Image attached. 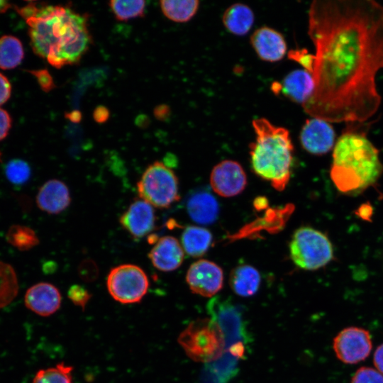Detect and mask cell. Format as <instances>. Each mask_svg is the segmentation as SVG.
<instances>
[{
  "instance_id": "obj_1",
  "label": "cell",
  "mask_w": 383,
  "mask_h": 383,
  "mask_svg": "<svg viewBox=\"0 0 383 383\" xmlns=\"http://www.w3.org/2000/svg\"><path fill=\"white\" fill-rule=\"evenodd\" d=\"M308 28L315 88L304 111L329 123L373 116L382 101L375 81L383 69V6L373 0H315Z\"/></svg>"
},
{
  "instance_id": "obj_2",
  "label": "cell",
  "mask_w": 383,
  "mask_h": 383,
  "mask_svg": "<svg viewBox=\"0 0 383 383\" xmlns=\"http://www.w3.org/2000/svg\"><path fill=\"white\" fill-rule=\"evenodd\" d=\"M16 10L28 26L33 52L55 68L77 64L89 48L87 14L68 5L38 6L33 2Z\"/></svg>"
},
{
  "instance_id": "obj_3",
  "label": "cell",
  "mask_w": 383,
  "mask_h": 383,
  "mask_svg": "<svg viewBox=\"0 0 383 383\" xmlns=\"http://www.w3.org/2000/svg\"><path fill=\"white\" fill-rule=\"evenodd\" d=\"M332 156L330 176L344 194H361L373 186L383 172L378 149L365 135L354 131L340 135Z\"/></svg>"
},
{
  "instance_id": "obj_4",
  "label": "cell",
  "mask_w": 383,
  "mask_h": 383,
  "mask_svg": "<svg viewBox=\"0 0 383 383\" xmlns=\"http://www.w3.org/2000/svg\"><path fill=\"white\" fill-rule=\"evenodd\" d=\"M252 124L256 135L249 146L252 168L275 189L282 191L289 182L294 160L289 132L265 118H255Z\"/></svg>"
},
{
  "instance_id": "obj_5",
  "label": "cell",
  "mask_w": 383,
  "mask_h": 383,
  "mask_svg": "<svg viewBox=\"0 0 383 383\" xmlns=\"http://www.w3.org/2000/svg\"><path fill=\"white\" fill-rule=\"evenodd\" d=\"M178 343L190 359L202 363L218 360L226 345L222 328L210 318H200L189 323L179 334Z\"/></svg>"
},
{
  "instance_id": "obj_6",
  "label": "cell",
  "mask_w": 383,
  "mask_h": 383,
  "mask_svg": "<svg viewBox=\"0 0 383 383\" xmlns=\"http://www.w3.org/2000/svg\"><path fill=\"white\" fill-rule=\"evenodd\" d=\"M289 252L294 263L306 270L321 268L333 257L328 238L311 227H301L294 232L289 243Z\"/></svg>"
},
{
  "instance_id": "obj_7",
  "label": "cell",
  "mask_w": 383,
  "mask_h": 383,
  "mask_svg": "<svg viewBox=\"0 0 383 383\" xmlns=\"http://www.w3.org/2000/svg\"><path fill=\"white\" fill-rule=\"evenodd\" d=\"M140 197L152 206L165 209L179 199L178 179L162 162L150 165L137 183Z\"/></svg>"
},
{
  "instance_id": "obj_8",
  "label": "cell",
  "mask_w": 383,
  "mask_h": 383,
  "mask_svg": "<svg viewBox=\"0 0 383 383\" xmlns=\"http://www.w3.org/2000/svg\"><path fill=\"white\" fill-rule=\"evenodd\" d=\"M106 287L116 301L121 304H134L139 302L146 294L149 281L142 268L133 264H123L111 270L107 276Z\"/></svg>"
},
{
  "instance_id": "obj_9",
  "label": "cell",
  "mask_w": 383,
  "mask_h": 383,
  "mask_svg": "<svg viewBox=\"0 0 383 383\" xmlns=\"http://www.w3.org/2000/svg\"><path fill=\"white\" fill-rule=\"evenodd\" d=\"M372 343L368 331L355 326L345 328L334 338L333 349L338 360L356 364L370 354Z\"/></svg>"
},
{
  "instance_id": "obj_10",
  "label": "cell",
  "mask_w": 383,
  "mask_h": 383,
  "mask_svg": "<svg viewBox=\"0 0 383 383\" xmlns=\"http://www.w3.org/2000/svg\"><path fill=\"white\" fill-rule=\"evenodd\" d=\"M186 282L193 293L211 297L223 287V270L213 262L199 260L189 267Z\"/></svg>"
},
{
  "instance_id": "obj_11",
  "label": "cell",
  "mask_w": 383,
  "mask_h": 383,
  "mask_svg": "<svg viewBox=\"0 0 383 383\" xmlns=\"http://www.w3.org/2000/svg\"><path fill=\"white\" fill-rule=\"evenodd\" d=\"M212 189L223 197H231L241 193L246 187V174L236 161L226 160L215 165L210 174Z\"/></svg>"
},
{
  "instance_id": "obj_12",
  "label": "cell",
  "mask_w": 383,
  "mask_h": 383,
  "mask_svg": "<svg viewBox=\"0 0 383 383\" xmlns=\"http://www.w3.org/2000/svg\"><path fill=\"white\" fill-rule=\"evenodd\" d=\"M335 138V133L331 123L318 118L306 120L299 134L302 148L311 154L318 155L333 148Z\"/></svg>"
},
{
  "instance_id": "obj_13",
  "label": "cell",
  "mask_w": 383,
  "mask_h": 383,
  "mask_svg": "<svg viewBox=\"0 0 383 383\" xmlns=\"http://www.w3.org/2000/svg\"><path fill=\"white\" fill-rule=\"evenodd\" d=\"M121 226L135 238H141L155 228L153 206L143 199L135 200L121 216Z\"/></svg>"
},
{
  "instance_id": "obj_14",
  "label": "cell",
  "mask_w": 383,
  "mask_h": 383,
  "mask_svg": "<svg viewBox=\"0 0 383 383\" xmlns=\"http://www.w3.org/2000/svg\"><path fill=\"white\" fill-rule=\"evenodd\" d=\"M250 43L257 55L266 62L279 61L287 52L282 34L268 26L256 29L250 36Z\"/></svg>"
},
{
  "instance_id": "obj_15",
  "label": "cell",
  "mask_w": 383,
  "mask_h": 383,
  "mask_svg": "<svg viewBox=\"0 0 383 383\" xmlns=\"http://www.w3.org/2000/svg\"><path fill=\"white\" fill-rule=\"evenodd\" d=\"M24 301L26 306L33 312L41 316H48L59 309L62 297L55 286L40 282L27 290Z\"/></svg>"
},
{
  "instance_id": "obj_16",
  "label": "cell",
  "mask_w": 383,
  "mask_h": 383,
  "mask_svg": "<svg viewBox=\"0 0 383 383\" xmlns=\"http://www.w3.org/2000/svg\"><path fill=\"white\" fill-rule=\"evenodd\" d=\"M152 265L162 272H171L178 268L184 257V250L173 236L160 238L149 252Z\"/></svg>"
},
{
  "instance_id": "obj_17",
  "label": "cell",
  "mask_w": 383,
  "mask_h": 383,
  "mask_svg": "<svg viewBox=\"0 0 383 383\" xmlns=\"http://www.w3.org/2000/svg\"><path fill=\"white\" fill-rule=\"evenodd\" d=\"M70 201L68 187L58 179H50L45 182L36 196L38 208L50 214L61 213L67 208Z\"/></svg>"
},
{
  "instance_id": "obj_18",
  "label": "cell",
  "mask_w": 383,
  "mask_h": 383,
  "mask_svg": "<svg viewBox=\"0 0 383 383\" xmlns=\"http://www.w3.org/2000/svg\"><path fill=\"white\" fill-rule=\"evenodd\" d=\"M280 84V92L291 101L301 105L311 97L315 88L313 75L304 69L292 71Z\"/></svg>"
},
{
  "instance_id": "obj_19",
  "label": "cell",
  "mask_w": 383,
  "mask_h": 383,
  "mask_svg": "<svg viewBox=\"0 0 383 383\" xmlns=\"http://www.w3.org/2000/svg\"><path fill=\"white\" fill-rule=\"evenodd\" d=\"M187 210L190 218L199 224H211L218 215V204L215 197L207 192L193 194L187 200Z\"/></svg>"
},
{
  "instance_id": "obj_20",
  "label": "cell",
  "mask_w": 383,
  "mask_h": 383,
  "mask_svg": "<svg viewBox=\"0 0 383 383\" xmlns=\"http://www.w3.org/2000/svg\"><path fill=\"white\" fill-rule=\"evenodd\" d=\"M255 21L252 10L246 4L236 3L228 6L222 17L223 24L232 34L245 35L247 34Z\"/></svg>"
},
{
  "instance_id": "obj_21",
  "label": "cell",
  "mask_w": 383,
  "mask_h": 383,
  "mask_svg": "<svg viewBox=\"0 0 383 383\" xmlns=\"http://www.w3.org/2000/svg\"><path fill=\"white\" fill-rule=\"evenodd\" d=\"M261 277L258 270L248 265H241L235 267L229 277L232 290L238 296L248 297L258 290Z\"/></svg>"
},
{
  "instance_id": "obj_22",
  "label": "cell",
  "mask_w": 383,
  "mask_h": 383,
  "mask_svg": "<svg viewBox=\"0 0 383 383\" xmlns=\"http://www.w3.org/2000/svg\"><path fill=\"white\" fill-rule=\"evenodd\" d=\"M211 233L205 228L187 226L182 234V246L185 252L194 257L204 255L212 243Z\"/></svg>"
},
{
  "instance_id": "obj_23",
  "label": "cell",
  "mask_w": 383,
  "mask_h": 383,
  "mask_svg": "<svg viewBox=\"0 0 383 383\" xmlns=\"http://www.w3.org/2000/svg\"><path fill=\"white\" fill-rule=\"evenodd\" d=\"M160 4L163 14L177 23L189 21L196 13L199 6L198 0H162Z\"/></svg>"
},
{
  "instance_id": "obj_24",
  "label": "cell",
  "mask_w": 383,
  "mask_h": 383,
  "mask_svg": "<svg viewBox=\"0 0 383 383\" xmlns=\"http://www.w3.org/2000/svg\"><path fill=\"white\" fill-rule=\"evenodd\" d=\"M24 57L21 42L10 35L0 38V68L11 70L21 64Z\"/></svg>"
},
{
  "instance_id": "obj_25",
  "label": "cell",
  "mask_w": 383,
  "mask_h": 383,
  "mask_svg": "<svg viewBox=\"0 0 383 383\" xmlns=\"http://www.w3.org/2000/svg\"><path fill=\"white\" fill-rule=\"evenodd\" d=\"M18 289L16 274L13 267L0 261V308L9 304Z\"/></svg>"
},
{
  "instance_id": "obj_26",
  "label": "cell",
  "mask_w": 383,
  "mask_h": 383,
  "mask_svg": "<svg viewBox=\"0 0 383 383\" xmlns=\"http://www.w3.org/2000/svg\"><path fill=\"white\" fill-rule=\"evenodd\" d=\"M9 244L19 250H28L39 243L35 232L30 228L15 224L11 226L6 235Z\"/></svg>"
},
{
  "instance_id": "obj_27",
  "label": "cell",
  "mask_w": 383,
  "mask_h": 383,
  "mask_svg": "<svg viewBox=\"0 0 383 383\" xmlns=\"http://www.w3.org/2000/svg\"><path fill=\"white\" fill-rule=\"evenodd\" d=\"M109 5L116 19L125 21L143 17L146 2L140 0H112L109 2Z\"/></svg>"
},
{
  "instance_id": "obj_28",
  "label": "cell",
  "mask_w": 383,
  "mask_h": 383,
  "mask_svg": "<svg viewBox=\"0 0 383 383\" xmlns=\"http://www.w3.org/2000/svg\"><path fill=\"white\" fill-rule=\"evenodd\" d=\"M72 367L59 363L55 367L39 370L32 383H72Z\"/></svg>"
},
{
  "instance_id": "obj_29",
  "label": "cell",
  "mask_w": 383,
  "mask_h": 383,
  "mask_svg": "<svg viewBox=\"0 0 383 383\" xmlns=\"http://www.w3.org/2000/svg\"><path fill=\"white\" fill-rule=\"evenodd\" d=\"M31 170L28 164L21 159L10 160L5 166L7 179L15 185L25 184L30 177Z\"/></svg>"
},
{
  "instance_id": "obj_30",
  "label": "cell",
  "mask_w": 383,
  "mask_h": 383,
  "mask_svg": "<svg viewBox=\"0 0 383 383\" xmlns=\"http://www.w3.org/2000/svg\"><path fill=\"white\" fill-rule=\"evenodd\" d=\"M350 383H383V374L374 368L362 367L355 372Z\"/></svg>"
},
{
  "instance_id": "obj_31",
  "label": "cell",
  "mask_w": 383,
  "mask_h": 383,
  "mask_svg": "<svg viewBox=\"0 0 383 383\" xmlns=\"http://www.w3.org/2000/svg\"><path fill=\"white\" fill-rule=\"evenodd\" d=\"M289 59L299 63L304 70L309 72L311 74L313 70L315 56L306 49L291 50L287 53Z\"/></svg>"
},
{
  "instance_id": "obj_32",
  "label": "cell",
  "mask_w": 383,
  "mask_h": 383,
  "mask_svg": "<svg viewBox=\"0 0 383 383\" xmlns=\"http://www.w3.org/2000/svg\"><path fill=\"white\" fill-rule=\"evenodd\" d=\"M68 297L77 306L84 309L91 294L84 287L78 284L72 285L68 290Z\"/></svg>"
},
{
  "instance_id": "obj_33",
  "label": "cell",
  "mask_w": 383,
  "mask_h": 383,
  "mask_svg": "<svg viewBox=\"0 0 383 383\" xmlns=\"http://www.w3.org/2000/svg\"><path fill=\"white\" fill-rule=\"evenodd\" d=\"M30 72L36 78L43 91L48 92L55 88L54 80L47 70H32Z\"/></svg>"
},
{
  "instance_id": "obj_34",
  "label": "cell",
  "mask_w": 383,
  "mask_h": 383,
  "mask_svg": "<svg viewBox=\"0 0 383 383\" xmlns=\"http://www.w3.org/2000/svg\"><path fill=\"white\" fill-rule=\"evenodd\" d=\"M11 127V118L9 113L0 108V141L4 139Z\"/></svg>"
},
{
  "instance_id": "obj_35",
  "label": "cell",
  "mask_w": 383,
  "mask_h": 383,
  "mask_svg": "<svg viewBox=\"0 0 383 383\" xmlns=\"http://www.w3.org/2000/svg\"><path fill=\"white\" fill-rule=\"evenodd\" d=\"M11 93V86L9 79L0 73V106L9 100Z\"/></svg>"
},
{
  "instance_id": "obj_36",
  "label": "cell",
  "mask_w": 383,
  "mask_h": 383,
  "mask_svg": "<svg viewBox=\"0 0 383 383\" xmlns=\"http://www.w3.org/2000/svg\"><path fill=\"white\" fill-rule=\"evenodd\" d=\"M110 116L109 109L104 106H97L93 113V117L96 122L103 123L106 122Z\"/></svg>"
},
{
  "instance_id": "obj_37",
  "label": "cell",
  "mask_w": 383,
  "mask_h": 383,
  "mask_svg": "<svg viewBox=\"0 0 383 383\" xmlns=\"http://www.w3.org/2000/svg\"><path fill=\"white\" fill-rule=\"evenodd\" d=\"M373 362L375 369L383 374V343L375 350Z\"/></svg>"
},
{
  "instance_id": "obj_38",
  "label": "cell",
  "mask_w": 383,
  "mask_h": 383,
  "mask_svg": "<svg viewBox=\"0 0 383 383\" xmlns=\"http://www.w3.org/2000/svg\"><path fill=\"white\" fill-rule=\"evenodd\" d=\"M356 214L363 220L370 221L372 215V208L371 205L364 204L358 208Z\"/></svg>"
},
{
  "instance_id": "obj_39",
  "label": "cell",
  "mask_w": 383,
  "mask_h": 383,
  "mask_svg": "<svg viewBox=\"0 0 383 383\" xmlns=\"http://www.w3.org/2000/svg\"><path fill=\"white\" fill-rule=\"evenodd\" d=\"M170 113V109L167 105L162 104L156 106L154 109V116L158 120H165Z\"/></svg>"
},
{
  "instance_id": "obj_40",
  "label": "cell",
  "mask_w": 383,
  "mask_h": 383,
  "mask_svg": "<svg viewBox=\"0 0 383 383\" xmlns=\"http://www.w3.org/2000/svg\"><path fill=\"white\" fill-rule=\"evenodd\" d=\"M65 116L72 122L78 123L82 119V113L80 111L74 110L72 112L65 113Z\"/></svg>"
},
{
  "instance_id": "obj_41",
  "label": "cell",
  "mask_w": 383,
  "mask_h": 383,
  "mask_svg": "<svg viewBox=\"0 0 383 383\" xmlns=\"http://www.w3.org/2000/svg\"><path fill=\"white\" fill-rule=\"evenodd\" d=\"M11 5L9 2L4 0H0V13L6 12Z\"/></svg>"
},
{
  "instance_id": "obj_42",
  "label": "cell",
  "mask_w": 383,
  "mask_h": 383,
  "mask_svg": "<svg viewBox=\"0 0 383 383\" xmlns=\"http://www.w3.org/2000/svg\"><path fill=\"white\" fill-rule=\"evenodd\" d=\"M0 160H1V152H0Z\"/></svg>"
}]
</instances>
